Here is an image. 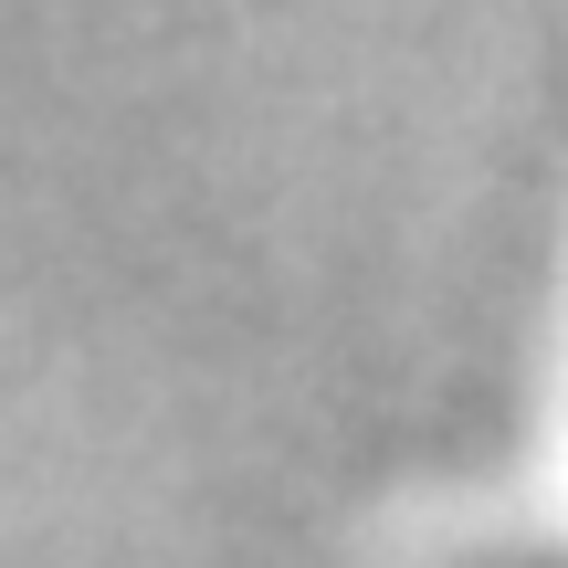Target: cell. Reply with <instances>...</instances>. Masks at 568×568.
Segmentation results:
<instances>
[]
</instances>
